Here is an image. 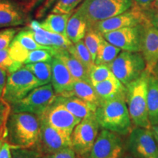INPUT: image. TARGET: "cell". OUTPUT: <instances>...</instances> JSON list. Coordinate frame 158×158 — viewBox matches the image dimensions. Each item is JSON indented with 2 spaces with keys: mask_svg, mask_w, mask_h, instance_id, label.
<instances>
[{
  "mask_svg": "<svg viewBox=\"0 0 158 158\" xmlns=\"http://www.w3.org/2000/svg\"><path fill=\"white\" fill-rule=\"evenodd\" d=\"M50 51L54 57L60 59L66 65L75 80L91 82L89 73L87 69L78 59L75 58L67 49L54 48Z\"/></svg>",
  "mask_w": 158,
  "mask_h": 158,
  "instance_id": "obj_20",
  "label": "cell"
},
{
  "mask_svg": "<svg viewBox=\"0 0 158 158\" xmlns=\"http://www.w3.org/2000/svg\"><path fill=\"white\" fill-rule=\"evenodd\" d=\"M87 30L88 24L86 20L76 10L67 24V37L74 44L84 38Z\"/></svg>",
  "mask_w": 158,
  "mask_h": 158,
  "instance_id": "obj_23",
  "label": "cell"
},
{
  "mask_svg": "<svg viewBox=\"0 0 158 158\" xmlns=\"http://www.w3.org/2000/svg\"><path fill=\"white\" fill-rule=\"evenodd\" d=\"M40 134V116L27 112H11L5 141L12 147L35 148Z\"/></svg>",
  "mask_w": 158,
  "mask_h": 158,
  "instance_id": "obj_1",
  "label": "cell"
},
{
  "mask_svg": "<svg viewBox=\"0 0 158 158\" xmlns=\"http://www.w3.org/2000/svg\"><path fill=\"white\" fill-rule=\"evenodd\" d=\"M125 148L121 135L102 129L84 158H119L123 155Z\"/></svg>",
  "mask_w": 158,
  "mask_h": 158,
  "instance_id": "obj_12",
  "label": "cell"
},
{
  "mask_svg": "<svg viewBox=\"0 0 158 158\" xmlns=\"http://www.w3.org/2000/svg\"><path fill=\"white\" fill-rule=\"evenodd\" d=\"M52 76L51 85L56 95L66 96L73 88L76 81L64 63L60 59L54 57L51 62Z\"/></svg>",
  "mask_w": 158,
  "mask_h": 158,
  "instance_id": "obj_16",
  "label": "cell"
},
{
  "mask_svg": "<svg viewBox=\"0 0 158 158\" xmlns=\"http://www.w3.org/2000/svg\"><path fill=\"white\" fill-rule=\"evenodd\" d=\"M119 158H137V157H134V156H133L132 155H124V156L122 155V157H120Z\"/></svg>",
  "mask_w": 158,
  "mask_h": 158,
  "instance_id": "obj_46",
  "label": "cell"
},
{
  "mask_svg": "<svg viewBox=\"0 0 158 158\" xmlns=\"http://www.w3.org/2000/svg\"><path fill=\"white\" fill-rule=\"evenodd\" d=\"M73 13H68V14H59V13H51L42 22L39 23L40 27L46 31L57 33L67 37V24Z\"/></svg>",
  "mask_w": 158,
  "mask_h": 158,
  "instance_id": "obj_26",
  "label": "cell"
},
{
  "mask_svg": "<svg viewBox=\"0 0 158 158\" xmlns=\"http://www.w3.org/2000/svg\"><path fill=\"white\" fill-rule=\"evenodd\" d=\"M37 49H47L51 51L53 48L38 44L34 38L33 31L28 27L26 29L19 30L10 45L8 51L13 60L24 64V62L30 51Z\"/></svg>",
  "mask_w": 158,
  "mask_h": 158,
  "instance_id": "obj_15",
  "label": "cell"
},
{
  "mask_svg": "<svg viewBox=\"0 0 158 158\" xmlns=\"http://www.w3.org/2000/svg\"><path fill=\"white\" fill-rule=\"evenodd\" d=\"M27 16L21 7L13 0H0V28L25 24Z\"/></svg>",
  "mask_w": 158,
  "mask_h": 158,
  "instance_id": "obj_18",
  "label": "cell"
},
{
  "mask_svg": "<svg viewBox=\"0 0 158 158\" xmlns=\"http://www.w3.org/2000/svg\"><path fill=\"white\" fill-rule=\"evenodd\" d=\"M133 0H84L76 10L86 20L88 29L94 23L131 8Z\"/></svg>",
  "mask_w": 158,
  "mask_h": 158,
  "instance_id": "obj_4",
  "label": "cell"
},
{
  "mask_svg": "<svg viewBox=\"0 0 158 158\" xmlns=\"http://www.w3.org/2000/svg\"><path fill=\"white\" fill-rule=\"evenodd\" d=\"M3 142H4V141H0V148H1V147H2V143H3Z\"/></svg>",
  "mask_w": 158,
  "mask_h": 158,
  "instance_id": "obj_48",
  "label": "cell"
},
{
  "mask_svg": "<svg viewBox=\"0 0 158 158\" xmlns=\"http://www.w3.org/2000/svg\"><path fill=\"white\" fill-rule=\"evenodd\" d=\"M41 86L35 75L24 66L7 75L2 98L10 106L25 98L35 88Z\"/></svg>",
  "mask_w": 158,
  "mask_h": 158,
  "instance_id": "obj_6",
  "label": "cell"
},
{
  "mask_svg": "<svg viewBox=\"0 0 158 158\" xmlns=\"http://www.w3.org/2000/svg\"><path fill=\"white\" fill-rule=\"evenodd\" d=\"M149 158H158V155L154 156V157H149Z\"/></svg>",
  "mask_w": 158,
  "mask_h": 158,
  "instance_id": "obj_49",
  "label": "cell"
},
{
  "mask_svg": "<svg viewBox=\"0 0 158 158\" xmlns=\"http://www.w3.org/2000/svg\"><path fill=\"white\" fill-rule=\"evenodd\" d=\"M29 28L33 31V35L35 41L38 44L49 48H59L68 49L73 43L64 35L57 34L46 31L40 27L39 22L31 21L29 26Z\"/></svg>",
  "mask_w": 158,
  "mask_h": 158,
  "instance_id": "obj_17",
  "label": "cell"
},
{
  "mask_svg": "<svg viewBox=\"0 0 158 158\" xmlns=\"http://www.w3.org/2000/svg\"><path fill=\"white\" fill-rule=\"evenodd\" d=\"M66 96H76L97 106H100L102 102V100L97 93L92 83L85 81H76L73 90Z\"/></svg>",
  "mask_w": 158,
  "mask_h": 158,
  "instance_id": "obj_25",
  "label": "cell"
},
{
  "mask_svg": "<svg viewBox=\"0 0 158 158\" xmlns=\"http://www.w3.org/2000/svg\"><path fill=\"white\" fill-rule=\"evenodd\" d=\"M54 56L47 49H37L31 51L24 62V64L36 62H51Z\"/></svg>",
  "mask_w": 158,
  "mask_h": 158,
  "instance_id": "obj_33",
  "label": "cell"
},
{
  "mask_svg": "<svg viewBox=\"0 0 158 158\" xmlns=\"http://www.w3.org/2000/svg\"><path fill=\"white\" fill-rule=\"evenodd\" d=\"M0 99H2V98H0Z\"/></svg>",
  "mask_w": 158,
  "mask_h": 158,
  "instance_id": "obj_53",
  "label": "cell"
},
{
  "mask_svg": "<svg viewBox=\"0 0 158 158\" xmlns=\"http://www.w3.org/2000/svg\"><path fill=\"white\" fill-rule=\"evenodd\" d=\"M143 11L149 25L158 29V10L151 8Z\"/></svg>",
  "mask_w": 158,
  "mask_h": 158,
  "instance_id": "obj_39",
  "label": "cell"
},
{
  "mask_svg": "<svg viewBox=\"0 0 158 158\" xmlns=\"http://www.w3.org/2000/svg\"><path fill=\"white\" fill-rule=\"evenodd\" d=\"M11 113L10 106L2 98L0 99V133L5 141L7 134V122Z\"/></svg>",
  "mask_w": 158,
  "mask_h": 158,
  "instance_id": "obj_36",
  "label": "cell"
},
{
  "mask_svg": "<svg viewBox=\"0 0 158 158\" xmlns=\"http://www.w3.org/2000/svg\"><path fill=\"white\" fill-rule=\"evenodd\" d=\"M23 64L13 60L9 54L8 48L0 50V68H2L7 73L15 72L22 68Z\"/></svg>",
  "mask_w": 158,
  "mask_h": 158,
  "instance_id": "obj_32",
  "label": "cell"
},
{
  "mask_svg": "<svg viewBox=\"0 0 158 158\" xmlns=\"http://www.w3.org/2000/svg\"><path fill=\"white\" fill-rule=\"evenodd\" d=\"M77 155L72 147L64 148L56 152L45 155V158H76Z\"/></svg>",
  "mask_w": 158,
  "mask_h": 158,
  "instance_id": "obj_38",
  "label": "cell"
},
{
  "mask_svg": "<svg viewBox=\"0 0 158 158\" xmlns=\"http://www.w3.org/2000/svg\"><path fill=\"white\" fill-rule=\"evenodd\" d=\"M138 24L149 25V23L144 11L134 5L127 10L114 17L99 21L89 29H93L103 35L108 31L117 30L124 27H134Z\"/></svg>",
  "mask_w": 158,
  "mask_h": 158,
  "instance_id": "obj_10",
  "label": "cell"
},
{
  "mask_svg": "<svg viewBox=\"0 0 158 158\" xmlns=\"http://www.w3.org/2000/svg\"><path fill=\"white\" fill-rule=\"evenodd\" d=\"M145 24L124 27L117 30L105 33L102 36L108 42L118 47L122 51L141 52Z\"/></svg>",
  "mask_w": 158,
  "mask_h": 158,
  "instance_id": "obj_11",
  "label": "cell"
},
{
  "mask_svg": "<svg viewBox=\"0 0 158 158\" xmlns=\"http://www.w3.org/2000/svg\"><path fill=\"white\" fill-rule=\"evenodd\" d=\"M40 117L45 119L53 127L69 135H72L74 128L81 121L56 100L55 97Z\"/></svg>",
  "mask_w": 158,
  "mask_h": 158,
  "instance_id": "obj_14",
  "label": "cell"
},
{
  "mask_svg": "<svg viewBox=\"0 0 158 158\" xmlns=\"http://www.w3.org/2000/svg\"><path fill=\"white\" fill-rule=\"evenodd\" d=\"M11 158H45V155L36 148L12 147Z\"/></svg>",
  "mask_w": 158,
  "mask_h": 158,
  "instance_id": "obj_35",
  "label": "cell"
},
{
  "mask_svg": "<svg viewBox=\"0 0 158 158\" xmlns=\"http://www.w3.org/2000/svg\"><path fill=\"white\" fill-rule=\"evenodd\" d=\"M152 8L158 10V0H155V3H154V5H153V7H152Z\"/></svg>",
  "mask_w": 158,
  "mask_h": 158,
  "instance_id": "obj_47",
  "label": "cell"
},
{
  "mask_svg": "<svg viewBox=\"0 0 158 158\" xmlns=\"http://www.w3.org/2000/svg\"><path fill=\"white\" fill-rule=\"evenodd\" d=\"M99 129L95 114L84 118L77 124L71 135L72 148L77 155L84 158L88 155L98 138Z\"/></svg>",
  "mask_w": 158,
  "mask_h": 158,
  "instance_id": "obj_8",
  "label": "cell"
},
{
  "mask_svg": "<svg viewBox=\"0 0 158 158\" xmlns=\"http://www.w3.org/2000/svg\"><path fill=\"white\" fill-rule=\"evenodd\" d=\"M121 51L122 50L119 48L108 42L103 37L99 47L94 63L95 64H104L108 66Z\"/></svg>",
  "mask_w": 158,
  "mask_h": 158,
  "instance_id": "obj_27",
  "label": "cell"
},
{
  "mask_svg": "<svg viewBox=\"0 0 158 158\" xmlns=\"http://www.w3.org/2000/svg\"><path fill=\"white\" fill-rule=\"evenodd\" d=\"M11 149L12 147L10 144L4 141L0 148V158H11Z\"/></svg>",
  "mask_w": 158,
  "mask_h": 158,
  "instance_id": "obj_41",
  "label": "cell"
},
{
  "mask_svg": "<svg viewBox=\"0 0 158 158\" xmlns=\"http://www.w3.org/2000/svg\"><path fill=\"white\" fill-rule=\"evenodd\" d=\"M97 93L102 101L114 99H127L126 86L116 77L94 85Z\"/></svg>",
  "mask_w": 158,
  "mask_h": 158,
  "instance_id": "obj_22",
  "label": "cell"
},
{
  "mask_svg": "<svg viewBox=\"0 0 158 158\" xmlns=\"http://www.w3.org/2000/svg\"><path fill=\"white\" fill-rule=\"evenodd\" d=\"M148 116L152 126L158 125V78L150 74L147 94Z\"/></svg>",
  "mask_w": 158,
  "mask_h": 158,
  "instance_id": "obj_24",
  "label": "cell"
},
{
  "mask_svg": "<svg viewBox=\"0 0 158 158\" xmlns=\"http://www.w3.org/2000/svg\"><path fill=\"white\" fill-rule=\"evenodd\" d=\"M102 39H103L102 35L93 29H88L86 35H85L84 38V43L92 54L94 61H95L99 47H100Z\"/></svg>",
  "mask_w": 158,
  "mask_h": 158,
  "instance_id": "obj_31",
  "label": "cell"
},
{
  "mask_svg": "<svg viewBox=\"0 0 158 158\" xmlns=\"http://www.w3.org/2000/svg\"><path fill=\"white\" fill-rule=\"evenodd\" d=\"M130 155L137 158H149L158 155V143L151 129H132L125 144Z\"/></svg>",
  "mask_w": 158,
  "mask_h": 158,
  "instance_id": "obj_9",
  "label": "cell"
},
{
  "mask_svg": "<svg viewBox=\"0 0 158 158\" xmlns=\"http://www.w3.org/2000/svg\"><path fill=\"white\" fill-rule=\"evenodd\" d=\"M151 130H152V131L154 135H155L156 141H157V143H158V125L152 126Z\"/></svg>",
  "mask_w": 158,
  "mask_h": 158,
  "instance_id": "obj_44",
  "label": "cell"
},
{
  "mask_svg": "<svg viewBox=\"0 0 158 158\" xmlns=\"http://www.w3.org/2000/svg\"><path fill=\"white\" fill-rule=\"evenodd\" d=\"M114 77L115 76L108 65L94 64L89 71V79L93 86Z\"/></svg>",
  "mask_w": 158,
  "mask_h": 158,
  "instance_id": "obj_30",
  "label": "cell"
},
{
  "mask_svg": "<svg viewBox=\"0 0 158 158\" xmlns=\"http://www.w3.org/2000/svg\"><path fill=\"white\" fill-rule=\"evenodd\" d=\"M76 158H82V157H79V156H78V155H77V157H76Z\"/></svg>",
  "mask_w": 158,
  "mask_h": 158,
  "instance_id": "obj_51",
  "label": "cell"
},
{
  "mask_svg": "<svg viewBox=\"0 0 158 158\" xmlns=\"http://www.w3.org/2000/svg\"><path fill=\"white\" fill-rule=\"evenodd\" d=\"M141 53L147 64V70L152 73L158 61V29L150 25L144 30Z\"/></svg>",
  "mask_w": 158,
  "mask_h": 158,
  "instance_id": "obj_19",
  "label": "cell"
},
{
  "mask_svg": "<svg viewBox=\"0 0 158 158\" xmlns=\"http://www.w3.org/2000/svg\"><path fill=\"white\" fill-rule=\"evenodd\" d=\"M152 73L153 75H155L156 77H157L158 78V61H157V62L156 63L155 67H154Z\"/></svg>",
  "mask_w": 158,
  "mask_h": 158,
  "instance_id": "obj_45",
  "label": "cell"
},
{
  "mask_svg": "<svg viewBox=\"0 0 158 158\" xmlns=\"http://www.w3.org/2000/svg\"><path fill=\"white\" fill-rule=\"evenodd\" d=\"M150 73L145 70L141 76L126 86L128 110L132 122L136 127L151 129L148 116L147 94Z\"/></svg>",
  "mask_w": 158,
  "mask_h": 158,
  "instance_id": "obj_3",
  "label": "cell"
},
{
  "mask_svg": "<svg viewBox=\"0 0 158 158\" xmlns=\"http://www.w3.org/2000/svg\"><path fill=\"white\" fill-rule=\"evenodd\" d=\"M56 100L80 120L95 114L98 106L76 96L56 95Z\"/></svg>",
  "mask_w": 158,
  "mask_h": 158,
  "instance_id": "obj_21",
  "label": "cell"
},
{
  "mask_svg": "<svg viewBox=\"0 0 158 158\" xmlns=\"http://www.w3.org/2000/svg\"><path fill=\"white\" fill-rule=\"evenodd\" d=\"M0 139H2V141H4L3 138H2V134H1V133H0Z\"/></svg>",
  "mask_w": 158,
  "mask_h": 158,
  "instance_id": "obj_50",
  "label": "cell"
},
{
  "mask_svg": "<svg viewBox=\"0 0 158 158\" xmlns=\"http://www.w3.org/2000/svg\"><path fill=\"white\" fill-rule=\"evenodd\" d=\"M35 75L41 86L50 84L52 76V67L51 62H36L23 64Z\"/></svg>",
  "mask_w": 158,
  "mask_h": 158,
  "instance_id": "obj_29",
  "label": "cell"
},
{
  "mask_svg": "<svg viewBox=\"0 0 158 158\" xmlns=\"http://www.w3.org/2000/svg\"><path fill=\"white\" fill-rule=\"evenodd\" d=\"M95 116L100 127L118 135H127L133 129V122L124 99L102 101L97 107Z\"/></svg>",
  "mask_w": 158,
  "mask_h": 158,
  "instance_id": "obj_2",
  "label": "cell"
},
{
  "mask_svg": "<svg viewBox=\"0 0 158 158\" xmlns=\"http://www.w3.org/2000/svg\"><path fill=\"white\" fill-rule=\"evenodd\" d=\"M1 140H2V139H0V141H1Z\"/></svg>",
  "mask_w": 158,
  "mask_h": 158,
  "instance_id": "obj_52",
  "label": "cell"
},
{
  "mask_svg": "<svg viewBox=\"0 0 158 158\" xmlns=\"http://www.w3.org/2000/svg\"><path fill=\"white\" fill-rule=\"evenodd\" d=\"M136 6L140 7L142 10H147L153 7L155 0H133Z\"/></svg>",
  "mask_w": 158,
  "mask_h": 158,
  "instance_id": "obj_40",
  "label": "cell"
},
{
  "mask_svg": "<svg viewBox=\"0 0 158 158\" xmlns=\"http://www.w3.org/2000/svg\"><path fill=\"white\" fill-rule=\"evenodd\" d=\"M56 96L51 84L35 88L19 101L11 105V112H27L40 116Z\"/></svg>",
  "mask_w": 158,
  "mask_h": 158,
  "instance_id": "obj_7",
  "label": "cell"
},
{
  "mask_svg": "<svg viewBox=\"0 0 158 158\" xmlns=\"http://www.w3.org/2000/svg\"><path fill=\"white\" fill-rule=\"evenodd\" d=\"M55 1H57V0H46L45 2L44 3V5L41 7V8L38 11H37V15H36L37 19H39V18H42L43 15H45V13H46V11L50 8L51 6L54 4Z\"/></svg>",
  "mask_w": 158,
  "mask_h": 158,
  "instance_id": "obj_43",
  "label": "cell"
},
{
  "mask_svg": "<svg viewBox=\"0 0 158 158\" xmlns=\"http://www.w3.org/2000/svg\"><path fill=\"white\" fill-rule=\"evenodd\" d=\"M19 30L20 29L9 27L0 31V50L9 48L13 38Z\"/></svg>",
  "mask_w": 158,
  "mask_h": 158,
  "instance_id": "obj_37",
  "label": "cell"
},
{
  "mask_svg": "<svg viewBox=\"0 0 158 158\" xmlns=\"http://www.w3.org/2000/svg\"><path fill=\"white\" fill-rule=\"evenodd\" d=\"M108 66L124 86L138 79L147 70V64L141 52L126 51H122Z\"/></svg>",
  "mask_w": 158,
  "mask_h": 158,
  "instance_id": "obj_5",
  "label": "cell"
},
{
  "mask_svg": "<svg viewBox=\"0 0 158 158\" xmlns=\"http://www.w3.org/2000/svg\"><path fill=\"white\" fill-rule=\"evenodd\" d=\"M84 0H57L51 13H59V14H68L73 13L74 9L80 2Z\"/></svg>",
  "mask_w": 158,
  "mask_h": 158,
  "instance_id": "obj_34",
  "label": "cell"
},
{
  "mask_svg": "<svg viewBox=\"0 0 158 158\" xmlns=\"http://www.w3.org/2000/svg\"><path fill=\"white\" fill-rule=\"evenodd\" d=\"M40 119V134L36 149L44 155L54 153L64 148L72 147L71 135L51 126L45 119Z\"/></svg>",
  "mask_w": 158,
  "mask_h": 158,
  "instance_id": "obj_13",
  "label": "cell"
},
{
  "mask_svg": "<svg viewBox=\"0 0 158 158\" xmlns=\"http://www.w3.org/2000/svg\"><path fill=\"white\" fill-rule=\"evenodd\" d=\"M7 72L2 68H0V98H2L4 89H5L6 82L7 78Z\"/></svg>",
  "mask_w": 158,
  "mask_h": 158,
  "instance_id": "obj_42",
  "label": "cell"
},
{
  "mask_svg": "<svg viewBox=\"0 0 158 158\" xmlns=\"http://www.w3.org/2000/svg\"><path fill=\"white\" fill-rule=\"evenodd\" d=\"M68 51L75 58L78 59L79 62L83 64L85 68L87 69L89 73L95 64L94 61L92 59V54L85 45L84 40H81L78 43L73 44L68 49Z\"/></svg>",
  "mask_w": 158,
  "mask_h": 158,
  "instance_id": "obj_28",
  "label": "cell"
}]
</instances>
